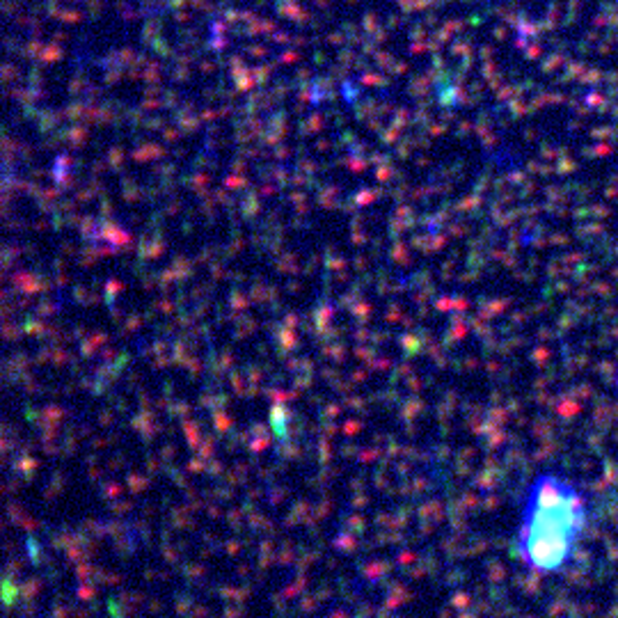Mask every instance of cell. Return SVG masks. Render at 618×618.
I'll list each match as a JSON object with an SVG mask.
<instances>
[{"instance_id":"obj_1","label":"cell","mask_w":618,"mask_h":618,"mask_svg":"<svg viewBox=\"0 0 618 618\" xmlns=\"http://www.w3.org/2000/svg\"><path fill=\"white\" fill-rule=\"evenodd\" d=\"M584 529V502L564 478L540 476L522 513L518 554L526 568L556 572L572 556Z\"/></svg>"}]
</instances>
